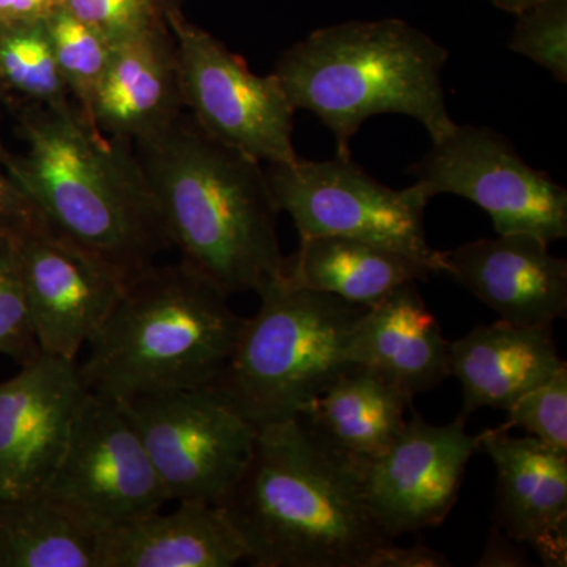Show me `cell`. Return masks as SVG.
<instances>
[{
  "label": "cell",
  "mask_w": 567,
  "mask_h": 567,
  "mask_svg": "<svg viewBox=\"0 0 567 567\" xmlns=\"http://www.w3.org/2000/svg\"><path fill=\"white\" fill-rule=\"evenodd\" d=\"M245 547L221 507L182 502L100 532L96 567H230Z\"/></svg>",
  "instance_id": "19"
},
{
  "label": "cell",
  "mask_w": 567,
  "mask_h": 567,
  "mask_svg": "<svg viewBox=\"0 0 567 567\" xmlns=\"http://www.w3.org/2000/svg\"><path fill=\"white\" fill-rule=\"evenodd\" d=\"M507 48L567 82V0H540L516 14Z\"/></svg>",
  "instance_id": "27"
},
{
  "label": "cell",
  "mask_w": 567,
  "mask_h": 567,
  "mask_svg": "<svg viewBox=\"0 0 567 567\" xmlns=\"http://www.w3.org/2000/svg\"><path fill=\"white\" fill-rule=\"evenodd\" d=\"M44 492L100 529L171 503L123 401L89 390Z\"/></svg>",
  "instance_id": "11"
},
{
  "label": "cell",
  "mask_w": 567,
  "mask_h": 567,
  "mask_svg": "<svg viewBox=\"0 0 567 567\" xmlns=\"http://www.w3.org/2000/svg\"><path fill=\"white\" fill-rule=\"evenodd\" d=\"M169 502L218 506L244 475L257 431L215 386L123 401Z\"/></svg>",
  "instance_id": "9"
},
{
  "label": "cell",
  "mask_w": 567,
  "mask_h": 567,
  "mask_svg": "<svg viewBox=\"0 0 567 567\" xmlns=\"http://www.w3.org/2000/svg\"><path fill=\"white\" fill-rule=\"evenodd\" d=\"M21 368L0 383V499L47 488L87 391L76 361L41 353Z\"/></svg>",
  "instance_id": "14"
},
{
  "label": "cell",
  "mask_w": 567,
  "mask_h": 567,
  "mask_svg": "<svg viewBox=\"0 0 567 567\" xmlns=\"http://www.w3.org/2000/svg\"><path fill=\"white\" fill-rule=\"evenodd\" d=\"M62 6L63 0H0V22L44 20Z\"/></svg>",
  "instance_id": "32"
},
{
  "label": "cell",
  "mask_w": 567,
  "mask_h": 567,
  "mask_svg": "<svg viewBox=\"0 0 567 567\" xmlns=\"http://www.w3.org/2000/svg\"><path fill=\"white\" fill-rule=\"evenodd\" d=\"M62 7L111 47L166 21L163 0H63Z\"/></svg>",
  "instance_id": "29"
},
{
  "label": "cell",
  "mask_w": 567,
  "mask_h": 567,
  "mask_svg": "<svg viewBox=\"0 0 567 567\" xmlns=\"http://www.w3.org/2000/svg\"><path fill=\"white\" fill-rule=\"evenodd\" d=\"M44 22L66 91L82 117L92 125L93 99L110 62L112 47L63 7L52 11Z\"/></svg>",
  "instance_id": "25"
},
{
  "label": "cell",
  "mask_w": 567,
  "mask_h": 567,
  "mask_svg": "<svg viewBox=\"0 0 567 567\" xmlns=\"http://www.w3.org/2000/svg\"><path fill=\"white\" fill-rule=\"evenodd\" d=\"M28 104L24 152L0 162L33 210L125 278L155 265L173 246L133 145L93 128L76 104Z\"/></svg>",
  "instance_id": "2"
},
{
  "label": "cell",
  "mask_w": 567,
  "mask_h": 567,
  "mask_svg": "<svg viewBox=\"0 0 567 567\" xmlns=\"http://www.w3.org/2000/svg\"><path fill=\"white\" fill-rule=\"evenodd\" d=\"M0 87L28 103H71L44 20L0 22Z\"/></svg>",
  "instance_id": "24"
},
{
  "label": "cell",
  "mask_w": 567,
  "mask_h": 567,
  "mask_svg": "<svg viewBox=\"0 0 567 567\" xmlns=\"http://www.w3.org/2000/svg\"><path fill=\"white\" fill-rule=\"evenodd\" d=\"M22 281L41 353L76 361L130 279L40 218L18 233Z\"/></svg>",
  "instance_id": "12"
},
{
  "label": "cell",
  "mask_w": 567,
  "mask_h": 567,
  "mask_svg": "<svg viewBox=\"0 0 567 567\" xmlns=\"http://www.w3.org/2000/svg\"><path fill=\"white\" fill-rule=\"evenodd\" d=\"M279 212L289 213L300 240L344 237L404 252L440 274V251L425 238L429 204L420 186L393 189L365 173L352 155L323 162L268 164Z\"/></svg>",
  "instance_id": "7"
},
{
  "label": "cell",
  "mask_w": 567,
  "mask_h": 567,
  "mask_svg": "<svg viewBox=\"0 0 567 567\" xmlns=\"http://www.w3.org/2000/svg\"><path fill=\"white\" fill-rule=\"evenodd\" d=\"M181 262L227 297L282 278L279 208L262 163L224 144L183 112L133 144Z\"/></svg>",
  "instance_id": "1"
},
{
  "label": "cell",
  "mask_w": 567,
  "mask_h": 567,
  "mask_svg": "<svg viewBox=\"0 0 567 567\" xmlns=\"http://www.w3.org/2000/svg\"><path fill=\"white\" fill-rule=\"evenodd\" d=\"M218 506L256 567H368L393 540L365 506L361 465L300 417L257 431L244 475Z\"/></svg>",
  "instance_id": "3"
},
{
  "label": "cell",
  "mask_w": 567,
  "mask_h": 567,
  "mask_svg": "<svg viewBox=\"0 0 567 567\" xmlns=\"http://www.w3.org/2000/svg\"><path fill=\"white\" fill-rule=\"evenodd\" d=\"M410 173L432 199L454 194L488 213L496 234H529L550 245L567 237V189L529 166L488 126L456 125Z\"/></svg>",
  "instance_id": "10"
},
{
  "label": "cell",
  "mask_w": 567,
  "mask_h": 567,
  "mask_svg": "<svg viewBox=\"0 0 567 567\" xmlns=\"http://www.w3.org/2000/svg\"><path fill=\"white\" fill-rule=\"evenodd\" d=\"M0 89H2V87H0Z\"/></svg>",
  "instance_id": "36"
},
{
  "label": "cell",
  "mask_w": 567,
  "mask_h": 567,
  "mask_svg": "<svg viewBox=\"0 0 567 567\" xmlns=\"http://www.w3.org/2000/svg\"><path fill=\"white\" fill-rule=\"evenodd\" d=\"M477 447L480 435H470L461 417L446 425L417 415L406 421L386 451L361 465V488L377 527L390 539L439 527L457 502Z\"/></svg>",
  "instance_id": "13"
},
{
  "label": "cell",
  "mask_w": 567,
  "mask_h": 567,
  "mask_svg": "<svg viewBox=\"0 0 567 567\" xmlns=\"http://www.w3.org/2000/svg\"><path fill=\"white\" fill-rule=\"evenodd\" d=\"M215 388L257 429L303 415L350 368L346 349L365 306L300 289L284 278L259 292Z\"/></svg>",
  "instance_id": "6"
},
{
  "label": "cell",
  "mask_w": 567,
  "mask_h": 567,
  "mask_svg": "<svg viewBox=\"0 0 567 567\" xmlns=\"http://www.w3.org/2000/svg\"><path fill=\"white\" fill-rule=\"evenodd\" d=\"M496 532H498V535H491V539H488V546L486 548V554H484V557L481 558V563L477 566L524 565V563H522V558L518 557L517 554H514L513 550H509V537L503 535L498 528H496Z\"/></svg>",
  "instance_id": "33"
},
{
  "label": "cell",
  "mask_w": 567,
  "mask_h": 567,
  "mask_svg": "<svg viewBox=\"0 0 567 567\" xmlns=\"http://www.w3.org/2000/svg\"><path fill=\"white\" fill-rule=\"evenodd\" d=\"M440 274L456 279L506 322L554 327L567 316V262L535 235L480 238L440 251Z\"/></svg>",
  "instance_id": "15"
},
{
  "label": "cell",
  "mask_w": 567,
  "mask_h": 567,
  "mask_svg": "<svg viewBox=\"0 0 567 567\" xmlns=\"http://www.w3.org/2000/svg\"><path fill=\"white\" fill-rule=\"evenodd\" d=\"M177 52L183 106L216 140L260 163H292L295 110L274 73L259 76L244 59L194 22L177 3L164 9Z\"/></svg>",
  "instance_id": "8"
},
{
  "label": "cell",
  "mask_w": 567,
  "mask_h": 567,
  "mask_svg": "<svg viewBox=\"0 0 567 567\" xmlns=\"http://www.w3.org/2000/svg\"><path fill=\"white\" fill-rule=\"evenodd\" d=\"M496 9L507 11V13L518 14L520 11L529 9L540 0H492Z\"/></svg>",
  "instance_id": "34"
},
{
  "label": "cell",
  "mask_w": 567,
  "mask_h": 567,
  "mask_svg": "<svg viewBox=\"0 0 567 567\" xmlns=\"http://www.w3.org/2000/svg\"><path fill=\"white\" fill-rule=\"evenodd\" d=\"M100 532L44 491L0 499V567H96Z\"/></svg>",
  "instance_id": "23"
},
{
  "label": "cell",
  "mask_w": 567,
  "mask_h": 567,
  "mask_svg": "<svg viewBox=\"0 0 567 567\" xmlns=\"http://www.w3.org/2000/svg\"><path fill=\"white\" fill-rule=\"evenodd\" d=\"M0 354L31 363L41 350L29 316L18 233L0 227Z\"/></svg>",
  "instance_id": "26"
},
{
  "label": "cell",
  "mask_w": 567,
  "mask_h": 567,
  "mask_svg": "<svg viewBox=\"0 0 567 567\" xmlns=\"http://www.w3.org/2000/svg\"><path fill=\"white\" fill-rule=\"evenodd\" d=\"M554 341V328L499 319L480 324L450 342L451 375L462 385L461 417L480 409H509L522 394L550 379L565 364Z\"/></svg>",
  "instance_id": "20"
},
{
  "label": "cell",
  "mask_w": 567,
  "mask_h": 567,
  "mask_svg": "<svg viewBox=\"0 0 567 567\" xmlns=\"http://www.w3.org/2000/svg\"><path fill=\"white\" fill-rule=\"evenodd\" d=\"M506 413L505 423L495 431L524 429L544 445L567 454V364L522 394Z\"/></svg>",
  "instance_id": "28"
},
{
  "label": "cell",
  "mask_w": 567,
  "mask_h": 567,
  "mask_svg": "<svg viewBox=\"0 0 567 567\" xmlns=\"http://www.w3.org/2000/svg\"><path fill=\"white\" fill-rule=\"evenodd\" d=\"M427 265L385 246L344 237L300 240L286 257L284 281L300 289L334 295L349 303L374 306L395 287L427 281Z\"/></svg>",
  "instance_id": "22"
},
{
  "label": "cell",
  "mask_w": 567,
  "mask_h": 567,
  "mask_svg": "<svg viewBox=\"0 0 567 567\" xmlns=\"http://www.w3.org/2000/svg\"><path fill=\"white\" fill-rule=\"evenodd\" d=\"M496 468L495 527L528 544L546 566H566L567 454L535 436L487 429L480 434Z\"/></svg>",
  "instance_id": "16"
},
{
  "label": "cell",
  "mask_w": 567,
  "mask_h": 567,
  "mask_svg": "<svg viewBox=\"0 0 567 567\" xmlns=\"http://www.w3.org/2000/svg\"><path fill=\"white\" fill-rule=\"evenodd\" d=\"M346 353L350 363L371 368L412 399L451 375L450 342L415 281L395 287L364 309L350 331Z\"/></svg>",
  "instance_id": "18"
},
{
  "label": "cell",
  "mask_w": 567,
  "mask_h": 567,
  "mask_svg": "<svg viewBox=\"0 0 567 567\" xmlns=\"http://www.w3.org/2000/svg\"><path fill=\"white\" fill-rule=\"evenodd\" d=\"M164 6H173L175 3V0H163Z\"/></svg>",
  "instance_id": "35"
},
{
  "label": "cell",
  "mask_w": 567,
  "mask_h": 567,
  "mask_svg": "<svg viewBox=\"0 0 567 567\" xmlns=\"http://www.w3.org/2000/svg\"><path fill=\"white\" fill-rule=\"evenodd\" d=\"M450 559L434 548L417 543L415 546L401 547L394 539L377 548L369 559L368 567H447Z\"/></svg>",
  "instance_id": "30"
},
{
  "label": "cell",
  "mask_w": 567,
  "mask_h": 567,
  "mask_svg": "<svg viewBox=\"0 0 567 567\" xmlns=\"http://www.w3.org/2000/svg\"><path fill=\"white\" fill-rule=\"evenodd\" d=\"M246 319L210 281L177 265H152L121 300L78 364L85 390L130 401L215 385Z\"/></svg>",
  "instance_id": "5"
},
{
  "label": "cell",
  "mask_w": 567,
  "mask_h": 567,
  "mask_svg": "<svg viewBox=\"0 0 567 567\" xmlns=\"http://www.w3.org/2000/svg\"><path fill=\"white\" fill-rule=\"evenodd\" d=\"M412 398L371 368L352 364L300 416L331 450L364 465L405 427Z\"/></svg>",
  "instance_id": "21"
},
{
  "label": "cell",
  "mask_w": 567,
  "mask_h": 567,
  "mask_svg": "<svg viewBox=\"0 0 567 567\" xmlns=\"http://www.w3.org/2000/svg\"><path fill=\"white\" fill-rule=\"evenodd\" d=\"M40 218L39 213L33 210L32 205L25 200L6 171L0 167V227L20 233Z\"/></svg>",
  "instance_id": "31"
},
{
  "label": "cell",
  "mask_w": 567,
  "mask_h": 567,
  "mask_svg": "<svg viewBox=\"0 0 567 567\" xmlns=\"http://www.w3.org/2000/svg\"><path fill=\"white\" fill-rule=\"evenodd\" d=\"M446 48L398 18L317 29L284 51L274 74L293 110L312 112L330 130L338 155L368 118L401 114L424 126L432 142L457 123L446 106Z\"/></svg>",
  "instance_id": "4"
},
{
  "label": "cell",
  "mask_w": 567,
  "mask_h": 567,
  "mask_svg": "<svg viewBox=\"0 0 567 567\" xmlns=\"http://www.w3.org/2000/svg\"><path fill=\"white\" fill-rule=\"evenodd\" d=\"M185 112L177 52L166 21L114 44L92 104V125L111 140L136 144Z\"/></svg>",
  "instance_id": "17"
}]
</instances>
